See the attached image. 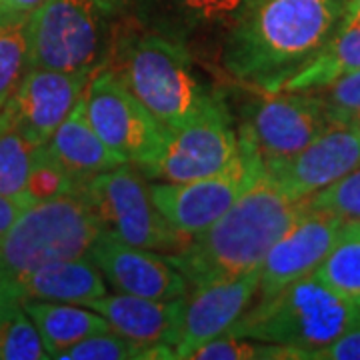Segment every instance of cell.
I'll return each instance as SVG.
<instances>
[{
	"instance_id": "cell-1",
	"label": "cell",
	"mask_w": 360,
	"mask_h": 360,
	"mask_svg": "<svg viewBox=\"0 0 360 360\" xmlns=\"http://www.w3.org/2000/svg\"><path fill=\"white\" fill-rule=\"evenodd\" d=\"M348 0H245L222 66L246 89L278 90L330 42Z\"/></svg>"
},
{
	"instance_id": "cell-2",
	"label": "cell",
	"mask_w": 360,
	"mask_h": 360,
	"mask_svg": "<svg viewBox=\"0 0 360 360\" xmlns=\"http://www.w3.org/2000/svg\"><path fill=\"white\" fill-rule=\"evenodd\" d=\"M307 200H295L260 170L243 196L206 231L186 240L168 260L191 286H205L260 269L272 245L304 210Z\"/></svg>"
},
{
	"instance_id": "cell-3",
	"label": "cell",
	"mask_w": 360,
	"mask_h": 360,
	"mask_svg": "<svg viewBox=\"0 0 360 360\" xmlns=\"http://www.w3.org/2000/svg\"><path fill=\"white\" fill-rule=\"evenodd\" d=\"M360 326V304L336 295L312 272L270 296H255L231 335L296 348L302 360Z\"/></svg>"
},
{
	"instance_id": "cell-4",
	"label": "cell",
	"mask_w": 360,
	"mask_h": 360,
	"mask_svg": "<svg viewBox=\"0 0 360 360\" xmlns=\"http://www.w3.org/2000/svg\"><path fill=\"white\" fill-rule=\"evenodd\" d=\"M101 231L82 193L28 205L0 234V296L13 295L26 274L44 264L89 257Z\"/></svg>"
},
{
	"instance_id": "cell-5",
	"label": "cell",
	"mask_w": 360,
	"mask_h": 360,
	"mask_svg": "<svg viewBox=\"0 0 360 360\" xmlns=\"http://www.w3.org/2000/svg\"><path fill=\"white\" fill-rule=\"evenodd\" d=\"M112 68L165 129H176L212 101L194 72L188 51L162 34H142L124 46Z\"/></svg>"
},
{
	"instance_id": "cell-6",
	"label": "cell",
	"mask_w": 360,
	"mask_h": 360,
	"mask_svg": "<svg viewBox=\"0 0 360 360\" xmlns=\"http://www.w3.org/2000/svg\"><path fill=\"white\" fill-rule=\"evenodd\" d=\"M112 0H46L26 18V66L92 75L104 66Z\"/></svg>"
},
{
	"instance_id": "cell-7",
	"label": "cell",
	"mask_w": 360,
	"mask_h": 360,
	"mask_svg": "<svg viewBox=\"0 0 360 360\" xmlns=\"http://www.w3.org/2000/svg\"><path fill=\"white\" fill-rule=\"evenodd\" d=\"M252 90L240 112V148L257 156L264 170L288 162L333 120L326 104L312 90Z\"/></svg>"
},
{
	"instance_id": "cell-8",
	"label": "cell",
	"mask_w": 360,
	"mask_h": 360,
	"mask_svg": "<svg viewBox=\"0 0 360 360\" xmlns=\"http://www.w3.org/2000/svg\"><path fill=\"white\" fill-rule=\"evenodd\" d=\"M80 193L96 212L103 231L129 245L170 257L188 240L160 214L150 186L130 162L92 176Z\"/></svg>"
},
{
	"instance_id": "cell-9",
	"label": "cell",
	"mask_w": 360,
	"mask_h": 360,
	"mask_svg": "<svg viewBox=\"0 0 360 360\" xmlns=\"http://www.w3.org/2000/svg\"><path fill=\"white\" fill-rule=\"evenodd\" d=\"M240 155L238 132L220 96H212L198 115L176 129H167L155 156L141 172L160 182L212 176Z\"/></svg>"
},
{
	"instance_id": "cell-10",
	"label": "cell",
	"mask_w": 360,
	"mask_h": 360,
	"mask_svg": "<svg viewBox=\"0 0 360 360\" xmlns=\"http://www.w3.org/2000/svg\"><path fill=\"white\" fill-rule=\"evenodd\" d=\"M84 103L90 124L127 162L142 167L155 156L167 129L146 110L112 68L101 66L90 75Z\"/></svg>"
},
{
	"instance_id": "cell-11",
	"label": "cell",
	"mask_w": 360,
	"mask_h": 360,
	"mask_svg": "<svg viewBox=\"0 0 360 360\" xmlns=\"http://www.w3.org/2000/svg\"><path fill=\"white\" fill-rule=\"evenodd\" d=\"M264 167L257 156L240 148V155L224 170L205 179L184 182H155L150 194L160 214L186 238L206 231L231 208Z\"/></svg>"
},
{
	"instance_id": "cell-12",
	"label": "cell",
	"mask_w": 360,
	"mask_h": 360,
	"mask_svg": "<svg viewBox=\"0 0 360 360\" xmlns=\"http://www.w3.org/2000/svg\"><path fill=\"white\" fill-rule=\"evenodd\" d=\"M345 222L335 214L304 206V210L272 245L260 264L257 296H270L319 269Z\"/></svg>"
},
{
	"instance_id": "cell-13",
	"label": "cell",
	"mask_w": 360,
	"mask_h": 360,
	"mask_svg": "<svg viewBox=\"0 0 360 360\" xmlns=\"http://www.w3.org/2000/svg\"><path fill=\"white\" fill-rule=\"evenodd\" d=\"M89 258L118 292L172 300L186 295L191 286L168 257L129 245L106 231L96 236Z\"/></svg>"
},
{
	"instance_id": "cell-14",
	"label": "cell",
	"mask_w": 360,
	"mask_h": 360,
	"mask_svg": "<svg viewBox=\"0 0 360 360\" xmlns=\"http://www.w3.org/2000/svg\"><path fill=\"white\" fill-rule=\"evenodd\" d=\"M260 269L229 281L194 286L184 296V309L172 348L176 359H188L205 342L224 335L250 307L258 290Z\"/></svg>"
},
{
	"instance_id": "cell-15",
	"label": "cell",
	"mask_w": 360,
	"mask_h": 360,
	"mask_svg": "<svg viewBox=\"0 0 360 360\" xmlns=\"http://www.w3.org/2000/svg\"><path fill=\"white\" fill-rule=\"evenodd\" d=\"M89 78L90 75L26 68L2 108L13 116L14 124L28 141L34 146H44L82 96Z\"/></svg>"
},
{
	"instance_id": "cell-16",
	"label": "cell",
	"mask_w": 360,
	"mask_h": 360,
	"mask_svg": "<svg viewBox=\"0 0 360 360\" xmlns=\"http://www.w3.org/2000/svg\"><path fill=\"white\" fill-rule=\"evenodd\" d=\"M356 167H360L359 134L350 122L335 120L288 162L266 172L295 200H309Z\"/></svg>"
},
{
	"instance_id": "cell-17",
	"label": "cell",
	"mask_w": 360,
	"mask_h": 360,
	"mask_svg": "<svg viewBox=\"0 0 360 360\" xmlns=\"http://www.w3.org/2000/svg\"><path fill=\"white\" fill-rule=\"evenodd\" d=\"M184 296L172 300H155L127 292H106L101 298L92 300L89 309L96 310L101 316H104V321L110 324L115 333L127 336L139 345L172 347L184 309Z\"/></svg>"
},
{
	"instance_id": "cell-18",
	"label": "cell",
	"mask_w": 360,
	"mask_h": 360,
	"mask_svg": "<svg viewBox=\"0 0 360 360\" xmlns=\"http://www.w3.org/2000/svg\"><path fill=\"white\" fill-rule=\"evenodd\" d=\"M46 146L82 186L86 180L101 172L127 165V158L112 150L90 124L84 92L60 122V127L54 130Z\"/></svg>"
},
{
	"instance_id": "cell-19",
	"label": "cell",
	"mask_w": 360,
	"mask_h": 360,
	"mask_svg": "<svg viewBox=\"0 0 360 360\" xmlns=\"http://www.w3.org/2000/svg\"><path fill=\"white\" fill-rule=\"evenodd\" d=\"M106 295V283L98 266L86 257L56 260L26 274L14 286L13 298L84 304Z\"/></svg>"
},
{
	"instance_id": "cell-20",
	"label": "cell",
	"mask_w": 360,
	"mask_h": 360,
	"mask_svg": "<svg viewBox=\"0 0 360 360\" xmlns=\"http://www.w3.org/2000/svg\"><path fill=\"white\" fill-rule=\"evenodd\" d=\"M26 314L39 328L44 350L51 359H58L66 348L80 342L82 338L96 333L112 330L96 310L80 309L66 302H46V300H20Z\"/></svg>"
},
{
	"instance_id": "cell-21",
	"label": "cell",
	"mask_w": 360,
	"mask_h": 360,
	"mask_svg": "<svg viewBox=\"0 0 360 360\" xmlns=\"http://www.w3.org/2000/svg\"><path fill=\"white\" fill-rule=\"evenodd\" d=\"M360 70V20L342 18L330 42L278 90H314Z\"/></svg>"
},
{
	"instance_id": "cell-22",
	"label": "cell",
	"mask_w": 360,
	"mask_h": 360,
	"mask_svg": "<svg viewBox=\"0 0 360 360\" xmlns=\"http://www.w3.org/2000/svg\"><path fill=\"white\" fill-rule=\"evenodd\" d=\"M314 274L336 295L360 304V222H348L340 229Z\"/></svg>"
},
{
	"instance_id": "cell-23",
	"label": "cell",
	"mask_w": 360,
	"mask_h": 360,
	"mask_svg": "<svg viewBox=\"0 0 360 360\" xmlns=\"http://www.w3.org/2000/svg\"><path fill=\"white\" fill-rule=\"evenodd\" d=\"M39 148L40 146H34L14 124L13 116L4 108H0V194L2 196L26 198V180Z\"/></svg>"
},
{
	"instance_id": "cell-24",
	"label": "cell",
	"mask_w": 360,
	"mask_h": 360,
	"mask_svg": "<svg viewBox=\"0 0 360 360\" xmlns=\"http://www.w3.org/2000/svg\"><path fill=\"white\" fill-rule=\"evenodd\" d=\"M39 328L18 298L0 296V360H46Z\"/></svg>"
},
{
	"instance_id": "cell-25",
	"label": "cell",
	"mask_w": 360,
	"mask_h": 360,
	"mask_svg": "<svg viewBox=\"0 0 360 360\" xmlns=\"http://www.w3.org/2000/svg\"><path fill=\"white\" fill-rule=\"evenodd\" d=\"M186 360H302L296 348L224 333L191 352Z\"/></svg>"
},
{
	"instance_id": "cell-26",
	"label": "cell",
	"mask_w": 360,
	"mask_h": 360,
	"mask_svg": "<svg viewBox=\"0 0 360 360\" xmlns=\"http://www.w3.org/2000/svg\"><path fill=\"white\" fill-rule=\"evenodd\" d=\"M80 191L82 184L56 160V156L49 150V146L46 144L40 146L26 180V198L30 202H40L58 196L78 194Z\"/></svg>"
},
{
	"instance_id": "cell-27",
	"label": "cell",
	"mask_w": 360,
	"mask_h": 360,
	"mask_svg": "<svg viewBox=\"0 0 360 360\" xmlns=\"http://www.w3.org/2000/svg\"><path fill=\"white\" fill-rule=\"evenodd\" d=\"M25 22L0 25V108L11 98L28 68Z\"/></svg>"
},
{
	"instance_id": "cell-28",
	"label": "cell",
	"mask_w": 360,
	"mask_h": 360,
	"mask_svg": "<svg viewBox=\"0 0 360 360\" xmlns=\"http://www.w3.org/2000/svg\"><path fill=\"white\" fill-rule=\"evenodd\" d=\"M307 205L335 214L345 224L360 222V167L322 188L321 193L312 194Z\"/></svg>"
},
{
	"instance_id": "cell-29",
	"label": "cell",
	"mask_w": 360,
	"mask_h": 360,
	"mask_svg": "<svg viewBox=\"0 0 360 360\" xmlns=\"http://www.w3.org/2000/svg\"><path fill=\"white\" fill-rule=\"evenodd\" d=\"M312 92H316L326 104L333 120L354 122L360 118V70L338 77Z\"/></svg>"
},
{
	"instance_id": "cell-30",
	"label": "cell",
	"mask_w": 360,
	"mask_h": 360,
	"mask_svg": "<svg viewBox=\"0 0 360 360\" xmlns=\"http://www.w3.org/2000/svg\"><path fill=\"white\" fill-rule=\"evenodd\" d=\"M184 20L196 26L231 28L243 13L245 0H170Z\"/></svg>"
},
{
	"instance_id": "cell-31",
	"label": "cell",
	"mask_w": 360,
	"mask_h": 360,
	"mask_svg": "<svg viewBox=\"0 0 360 360\" xmlns=\"http://www.w3.org/2000/svg\"><path fill=\"white\" fill-rule=\"evenodd\" d=\"M310 360H360V326L350 328L330 345L312 352Z\"/></svg>"
},
{
	"instance_id": "cell-32",
	"label": "cell",
	"mask_w": 360,
	"mask_h": 360,
	"mask_svg": "<svg viewBox=\"0 0 360 360\" xmlns=\"http://www.w3.org/2000/svg\"><path fill=\"white\" fill-rule=\"evenodd\" d=\"M42 2L46 0H0V20L2 25L25 22Z\"/></svg>"
},
{
	"instance_id": "cell-33",
	"label": "cell",
	"mask_w": 360,
	"mask_h": 360,
	"mask_svg": "<svg viewBox=\"0 0 360 360\" xmlns=\"http://www.w3.org/2000/svg\"><path fill=\"white\" fill-rule=\"evenodd\" d=\"M28 205H32V202H28L26 198H8V196H2L0 194V234L13 224L14 219Z\"/></svg>"
},
{
	"instance_id": "cell-34",
	"label": "cell",
	"mask_w": 360,
	"mask_h": 360,
	"mask_svg": "<svg viewBox=\"0 0 360 360\" xmlns=\"http://www.w3.org/2000/svg\"><path fill=\"white\" fill-rule=\"evenodd\" d=\"M347 18H352V20H360V0H348L347 6Z\"/></svg>"
},
{
	"instance_id": "cell-35",
	"label": "cell",
	"mask_w": 360,
	"mask_h": 360,
	"mask_svg": "<svg viewBox=\"0 0 360 360\" xmlns=\"http://www.w3.org/2000/svg\"><path fill=\"white\" fill-rule=\"evenodd\" d=\"M352 127H354V130H356V134H359V141H360V118L359 120H354V122H350Z\"/></svg>"
},
{
	"instance_id": "cell-36",
	"label": "cell",
	"mask_w": 360,
	"mask_h": 360,
	"mask_svg": "<svg viewBox=\"0 0 360 360\" xmlns=\"http://www.w3.org/2000/svg\"><path fill=\"white\" fill-rule=\"evenodd\" d=\"M0 25H2V20H0Z\"/></svg>"
}]
</instances>
